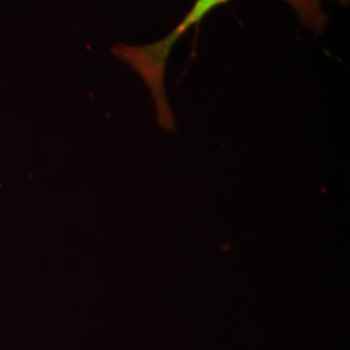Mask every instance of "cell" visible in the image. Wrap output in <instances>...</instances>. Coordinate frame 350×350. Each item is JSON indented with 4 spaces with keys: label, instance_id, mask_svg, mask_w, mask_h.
Segmentation results:
<instances>
[{
    "label": "cell",
    "instance_id": "cell-1",
    "mask_svg": "<svg viewBox=\"0 0 350 350\" xmlns=\"http://www.w3.org/2000/svg\"><path fill=\"white\" fill-rule=\"evenodd\" d=\"M230 0H196L183 20L175 26L167 37L144 46L116 44L113 55L129 65L137 75H140L144 85L150 88L154 101L157 124L170 133H176L174 114L170 108L169 98L165 88L166 65L175 43L183 37L192 26L198 25L202 18L219 5ZM288 3L305 26L315 36H322L329 24V16L323 10L322 0H284Z\"/></svg>",
    "mask_w": 350,
    "mask_h": 350
},
{
    "label": "cell",
    "instance_id": "cell-2",
    "mask_svg": "<svg viewBox=\"0 0 350 350\" xmlns=\"http://www.w3.org/2000/svg\"><path fill=\"white\" fill-rule=\"evenodd\" d=\"M332 1H336V3L341 4V5H348L349 4V0H332Z\"/></svg>",
    "mask_w": 350,
    "mask_h": 350
}]
</instances>
